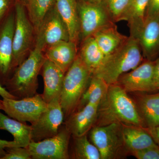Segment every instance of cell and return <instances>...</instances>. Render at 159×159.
Returning <instances> with one entry per match:
<instances>
[{"mask_svg": "<svg viewBox=\"0 0 159 159\" xmlns=\"http://www.w3.org/2000/svg\"><path fill=\"white\" fill-rule=\"evenodd\" d=\"M69 40L66 26L54 6L46 15L35 32L34 47L44 52L56 43Z\"/></svg>", "mask_w": 159, "mask_h": 159, "instance_id": "obj_8", "label": "cell"}, {"mask_svg": "<svg viewBox=\"0 0 159 159\" xmlns=\"http://www.w3.org/2000/svg\"><path fill=\"white\" fill-rule=\"evenodd\" d=\"M78 45L69 41H61L51 46L43 52L46 59L54 63L66 74L78 55Z\"/></svg>", "mask_w": 159, "mask_h": 159, "instance_id": "obj_16", "label": "cell"}, {"mask_svg": "<svg viewBox=\"0 0 159 159\" xmlns=\"http://www.w3.org/2000/svg\"><path fill=\"white\" fill-rule=\"evenodd\" d=\"M93 74L77 55L66 72L59 101L65 119L77 110L83 95L88 87Z\"/></svg>", "mask_w": 159, "mask_h": 159, "instance_id": "obj_4", "label": "cell"}, {"mask_svg": "<svg viewBox=\"0 0 159 159\" xmlns=\"http://www.w3.org/2000/svg\"><path fill=\"white\" fill-rule=\"evenodd\" d=\"M0 96L3 98L18 99L16 97L10 94L1 84H0Z\"/></svg>", "mask_w": 159, "mask_h": 159, "instance_id": "obj_36", "label": "cell"}, {"mask_svg": "<svg viewBox=\"0 0 159 159\" xmlns=\"http://www.w3.org/2000/svg\"><path fill=\"white\" fill-rule=\"evenodd\" d=\"M43 52L34 47L28 57L15 69L4 86L18 99L37 94L38 76L45 60Z\"/></svg>", "mask_w": 159, "mask_h": 159, "instance_id": "obj_3", "label": "cell"}, {"mask_svg": "<svg viewBox=\"0 0 159 159\" xmlns=\"http://www.w3.org/2000/svg\"><path fill=\"white\" fill-rule=\"evenodd\" d=\"M149 0H130L121 21L128 24L130 36L136 39L144 25Z\"/></svg>", "mask_w": 159, "mask_h": 159, "instance_id": "obj_20", "label": "cell"}, {"mask_svg": "<svg viewBox=\"0 0 159 159\" xmlns=\"http://www.w3.org/2000/svg\"><path fill=\"white\" fill-rule=\"evenodd\" d=\"M55 0H27L25 4L29 20L35 32L47 13L54 6Z\"/></svg>", "mask_w": 159, "mask_h": 159, "instance_id": "obj_26", "label": "cell"}, {"mask_svg": "<svg viewBox=\"0 0 159 159\" xmlns=\"http://www.w3.org/2000/svg\"><path fill=\"white\" fill-rule=\"evenodd\" d=\"M15 27L13 36V71L28 57L34 48L35 31L29 20L25 6L18 0L15 6Z\"/></svg>", "mask_w": 159, "mask_h": 159, "instance_id": "obj_5", "label": "cell"}, {"mask_svg": "<svg viewBox=\"0 0 159 159\" xmlns=\"http://www.w3.org/2000/svg\"><path fill=\"white\" fill-rule=\"evenodd\" d=\"M155 61L146 60L136 68L123 74L117 84L126 92L155 91L153 83Z\"/></svg>", "mask_w": 159, "mask_h": 159, "instance_id": "obj_13", "label": "cell"}, {"mask_svg": "<svg viewBox=\"0 0 159 159\" xmlns=\"http://www.w3.org/2000/svg\"><path fill=\"white\" fill-rule=\"evenodd\" d=\"M15 27V8L0 24V84L4 86L13 73V36Z\"/></svg>", "mask_w": 159, "mask_h": 159, "instance_id": "obj_12", "label": "cell"}, {"mask_svg": "<svg viewBox=\"0 0 159 159\" xmlns=\"http://www.w3.org/2000/svg\"><path fill=\"white\" fill-rule=\"evenodd\" d=\"M42 70L44 91L41 95L45 102L48 103L53 99L60 98L65 74L54 63L46 58Z\"/></svg>", "mask_w": 159, "mask_h": 159, "instance_id": "obj_17", "label": "cell"}, {"mask_svg": "<svg viewBox=\"0 0 159 159\" xmlns=\"http://www.w3.org/2000/svg\"><path fill=\"white\" fill-rule=\"evenodd\" d=\"M91 142L97 147L101 159L117 158L125 146L122 138V124L112 123L91 129Z\"/></svg>", "mask_w": 159, "mask_h": 159, "instance_id": "obj_7", "label": "cell"}, {"mask_svg": "<svg viewBox=\"0 0 159 159\" xmlns=\"http://www.w3.org/2000/svg\"><path fill=\"white\" fill-rule=\"evenodd\" d=\"M71 134L65 127L54 136L39 141H31L28 148L33 159H68Z\"/></svg>", "mask_w": 159, "mask_h": 159, "instance_id": "obj_10", "label": "cell"}, {"mask_svg": "<svg viewBox=\"0 0 159 159\" xmlns=\"http://www.w3.org/2000/svg\"><path fill=\"white\" fill-rule=\"evenodd\" d=\"M99 107L88 104L74 112L67 119L66 129L74 137L86 134L97 121Z\"/></svg>", "mask_w": 159, "mask_h": 159, "instance_id": "obj_15", "label": "cell"}, {"mask_svg": "<svg viewBox=\"0 0 159 159\" xmlns=\"http://www.w3.org/2000/svg\"><path fill=\"white\" fill-rule=\"evenodd\" d=\"M144 128L151 136L154 141L159 146V126L144 127Z\"/></svg>", "mask_w": 159, "mask_h": 159, "instance_id": "obj_35", "label": "cell"}, {"mask_svg": "<svg viewBox=\"0 0 159 159\" xmlns=\"http://www.w3.org/2000/svg\"><path fill=\"white\" fill-rule=\"evenodd\" d=\"M130 0H102V2L115 23L121 21Z\"/></svg>", "mask_w": 159, "mask_h": 159, "instance_id": "obj_28", "label": "cell"}, {"mask_svg": "<svg viewBox=\"0 0 159 159\" xmlns=\"http://www.w3.org/2000/svg\"><path fill=\"white\" fill-rule=\"evenodd\" d=\"M137 39L143 58L155 61L159 56V16L145 18Z\"/></svg>", "mask_w": 159, "mask_h": 159, "instance_id": "obj_14", "label": "cell"}, {"mask_svg": "<svg viewBox=\"0 0 159 159\" xmlns=\"http://www.w3.org/2000/svg\"><path fill=\"white\" fill-rule=\"evenodd\" d=\"M108 86L102 78L93 75L76 110L80 109L88 104L99 106L105 97Z\"/></svg>", "mask_w": 159, "mask_h": 159, "instance_id": "obj_25", "label": "cell"}, {"mask_svg": "<svg viewBox=\"0 0 159 159\" xmlns=\"http://www.w3.org/2000/svg\"><path fill=\"white\" fill-rule=\"evenodd\" d=\"M143 58L138 40L129 35L119 49L105 57L93 75L102 78L108 85L116 84L122 75L141 64Z\"/></svg>", "mask_w": 159, "mask_h": 159, "instance_id": "obj_2", "label": "cell"}, {"mask_svg": "<svg viewBox=\"0 0 159 159\" xmlns=\"http://www.w3.org/2000/svg\"><path fill=\"white\" fill-rule=\"evenodd\" d=\"M93 36L105 57L116 51L128 38L118 31L116 24L101 29Z\"/></svg>", "mask_w": 159, "mask_h": 159, "instance_id": "obj_21", "label": "cell"}, {"mask_svg": "<svg viewBox=\"0 0 159 159\" xmlns=\"http://www.w3.org/2000/svg\"><path fill=\"white\" fill-rule=\"evenodd\" d=\"M78 55L93 74L102 65L105 57L93 36L80 42Z\"/></svg>", "mask_w": 159, "mask_h": 159, "instance_id": "obj_23", "label": "cell"}, {"mask_svg": "<svg viewBox=\"0 0 159 159\" xmlns=\"http://www.w3.org/2000/svg\"><path fill=\"white\" fill-rule=\"evenodd\" d=\"M132 153L138 159H159V146L157 145L142 150L133 152Z\"/></svg>", "mask_w": 159, "mask_h": 159, "instance_id": "obj_30", "label": "cell"}, {"mask_svg": "<svg viewBox=\"0 0 159 159\" xmlns=\"http://www.w3.org/2000/svg\"><path fill=\"white\" fill-rule=\"evenodd\" d=\"M159 16V0H149L146 12V17Z\"/></svg>", "mask_w": 159, "mask_h": 159, "instance_id": "obj_32", "label": "cell"}, {"mask_svg": "<svg viewBox=\"0 0 159 159\" xmlns=\"http://www.w3.org/2000/svg\"><path fill=\"white\" fill-rule=\"evenodd\" d=\"M2 104V110L9 117L31 124L37 121L48 107V103L45 102L41 94H39L18 99L3 98Z\"/></svg>", "mask_w": 159, "mask_h": 159, "instance_id": "obj_9", "label": "cell"}, {"mask_svg": "<svg viewBox=\"0 0 159 159\" xmlns=\"http://www.w3.org/2000/svg\"><path fill=\"white\" fill-rule=\"evenodd\" d=\"M88 1L92 3H100L102 2V0H88Z\"/></svg>", "mask_w": 159, "mask_h": 159, "instance_id": "obj_37", "label": "cell"}, {"mask_svg": "<svg viewBox=\"0 0 159 159\" xmlns=\"http://www.w3.org/2000/svg\"><path fill=\"white\" fill-rule=\"evenodd\" d=\"M18 0H0V24L14 9Z\"/></svg>", "mask_w": 159, "mask_h": 159, "instance_id": "obj_31", "label": "cell"}, {"mask_svg": "<svg viewBox=\"0 0 159 159\" xmlns=\"http://www.w3.org/2000/svg\"><path fill=\"white\" fill-rule=\"evenodd\" d=\"M122 134L125 147L131 152L157 145L144 127L122 124Z\"/></svg>", "mask_w": 159, "mask_h": 159, "instance_id": "obj_19", "label": "cell"}, {"mask_svg": "<svg viewBox=\"0 0 159 159\" xmlns=\"http://www.w3.org/2000/svg\"><path fill=\"white\" fill-rule=\"evenodd\" d=\"M3 109V104H2V100L0 99V111L2 110Z\"/></svg>", "mask_w": 159, "mask_h": 159, "instance_id": "obj_38", "label": "cell"}, {"mask_svg": "<svg viewBox=\"0 0 159 159\" xmlns=\"http://www.w3.org/2000/svg\"><path fill=\"white\" fill-rule=\"evenodd\" d=\"M59 99L55 98L49 102L47 109L31 124V141L39 142L58 133L65 119Z\"/></svg>", "mask_w": 159, "mask_h": 159, "instance_id": "obj_11", "label": "cell"}, {"mask_svg": "<svg viewBox=\"0 0 159 159\" xmlns=\"http://www.w3.org/2000/svg\"><path fill=\"white\" fill-rule=\"evenodd\" d=\"M81 1H88V0H81Z\"/></svg>", "mask_w": 159, "mask_h": 159, "instance_id": "obj_40", "label": "cell"}, {"mask_svg": "<svg viewBox=\"0 0 159 159\" xmlns=\"http://www.w3.org/2000/svg\"><path fill=\"white\" fill-rule=\"evenodd\" d=\"M140 115L148 127L159 126V92L144 94L140 97Z\"/></svg>", "mask_w": 159, "mask_h": 159, "instance_id": "obj_24", "label": "cell"}, {"mask_svg": "<svg viewBox=\"0 0 159 159\" xmlns=\"http://www.w3.org/2000/svg\"><path fill=\"white\" fill-rule=\"evenodd\" d=\"M153 83L156 91L159 90V56L155 61Z\"/></svg>", "mask_w": 159, "mask_h": 159, "instance_id": "obj_34", "label": "cell"}, {"mask_svg": "<svg viewBox=\"0 0 159 159\" xmlns=\"http://www.w3.org/2000/svg\"><path fill=\"white\" fill-rule=\"evenodd\" d=\"M0 130L9 132L17 147L27 148L31 141V125L12 119L0 112Z\"/></svg>", "mask_w": 159, "mask_h": 159, "instance_id": "obj_22", "label": "cell"}, {"mask_svg": "<svg viewBox=\"0 0 159 159\" xmlns=\"http://www.w3.org/2000/svg\"><path fill=\"white\" fill-rule=\"evenodd\" d=\"M55 8L68 31L70 40L80 43V26L77 0H55Z\"/></svg>", "mask_w": 159, "mask_h": 159, "instance_id": "obj_18", "label": "cell"}, {"mask_svg": "<svg viewBox=\"0 0 159 159\" xmlns=\"http://www.w3.org/2000/svg\"><path fill=\"white\" fill-rule=\"evenodd\" d=\"M17 145L14 141H8L0 139V159H2L6 154V148L17 147Z\"/></svg>", "mask_w": 159, "mask_h": 159, "instance_id": "obj_33", "label": "cell"}, {"mask_svg": "<svg viewBox=\"0 0 159 159\" xmlns=\"http://www.w3.org/2000/svg\"><path fill=\"white\" fill-rule=\"evenodd\" d=\"M28 148L11 147L6 148V154L2 159H31Z\"/></svg>", "mask_w": 159, "mask_h": 159, "instance_id": "obj_29", "label": "cell"}, {"mask_svg": "<svg viewBox=\"0 0 159 159\" xmlns=\"http://www.w3.org/2000/svg\"><path fill=\"white\" fill-rule=\"evenodd\" d=\"M20 1L21 2H22L24 3V4H25H25L26 1H27V0H20Z\"/></svg>", "mask_w": 159, "mask_h": 159, "instance_id": "obj_39", "label": "cell"}, {"mask_svg": "<svg viewBox=\"0 0 159 159\" xmlns=\"http://www.w3.org/2000/svg\"><path fill=\"white\" fill-rule=\"evenodd\" d=\"M99 125L119 123L144 127L145 122L127 92L117 84L108 86L98 109Z\"/></svg>", "mask_w": 159, "mask_h": 159, "instance_id": "obj_1", "label": "cell"}, {"mask_svg": "<svg viewBox=\"0 0 159 159\" xmlns=\"http://www.w3.org/2000/svg\"><path fill=\"white\" fill-rule=\"evenodd\" d=\"M74 157L77 159H101L98 148L89 142L86 134L74 137Z\"/></svg>", "mask_w": 159, "mask_h": 159, "instance_id": "obj_27", "label": "cell"}, {"mask_svg": "<svg viewBox=\"0 0 159 159\" xmlns=\"http://www.w3.org/2000/svg\"><path fill=\"white\" fill-rule=\"evenodd\" d=\"M80 26V43L93 36L103 28L116 24L102 2H77Z\"/></svg>", "mask_w": 159, "mask_h": 159, "instance_id": "obj_6", "label": "cell"}]
</instances>
